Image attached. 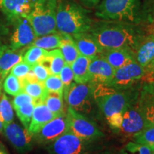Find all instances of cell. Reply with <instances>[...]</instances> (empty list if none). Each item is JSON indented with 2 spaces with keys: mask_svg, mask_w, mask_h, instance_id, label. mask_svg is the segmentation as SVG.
I'll return each instance as SVG.
<instances>
[{
  "mask_svg": "<svg viewBox=\"0 0 154 154\" xmlns=\"http://www.w3.org/2000/svg\"><path fill=\"white\" fill-rule=\"evenodd\" d=\"M48 50L42 49V48L30 46L27 51L23 56V61L30 66L40 63L42 59L47 54Z\"/></svg>",
  "mask_w": 154,
  "mask_h": 154,
  "instance_id": "obj_29",
  "label": "cell"
},
{
  "mask_svg": "<svg viewBox=\"0 0 154 154\" xmlns=\"http://www.w3.org/2000/svg\"><path fill=\"white\" fill-rule=\"evenodd\" d=\"M91 143L79 138L69 130L49 143L47 150L49 154H90Z\"/></svg>",
  "mask_w": 154,
  "mask_h": 154,
  "instance_id": "obj_8",
  "label": "cell"
},
{
  "mask_svg": "<svg viewBox=\"0 0 154 154\" xmlns=\"http://www.w3.org/2000/svg\"><path fill=\"white\" fill-rule=\"evenodd\" d=\"M146 74L142 79L143 82H154V59L145 68Z\"/></svg>",
  "mask_w": 154,
  "mask_h": 154,
  "instance_id": "obj_42",
  "label": "cell"
},
{
  "mask_svg": "<svg viewBox=\"0 0 154 154\" xmlns=\"http://www.w3.org/2000/svg\"><path fill=\"white\" fill-rule=\"evenodd\" d=\"M146 74L145 69L136 61L116 69L109 86L119 90H126L139 86L138 83Z\"/></svg>",
  "mask_w": 154,
  "mask_h": 154,
  "instance_id": "obj_9",
  "label": "cell"
},
{
  "mask_svg": "<svg viewBox=\"0 0 154 154\" xmlns=\"http://www.w3.org/2000/svg\"><path fill=\"white\" fill-rule=\"evenodd\" d=\"M136 106L146 124L154 126V82L140 86Z\"/></svg>",
  "mask_w": 154,
  "mask_h": 154,
  "instance_id": "obj_13",
  "label": "cell"
},
{
  "mask_svg": "<svg viewBox=\"0 0 154 154\" xmlns=\"http://www.w3.org/2000/svg\"><path fill=\"white\" fill-rule=\"evenodd\" d=\"M3 88L4 91L11 96H15L23 92L20 81L10 73L4 80Z\"/></svg>",
  "mask_w": 154,
  "mask_h": 154,
  "instance_id": "obj_31",
  "label": "cell"
},
{
  "mask_svg": "<svg viewBox=\"0 0 154 154\" xmlns=\"http://www.w3.org/2000/svg\"><path fill=\"white\" fill-rule=\"evenodd\" d=\"M35 0H0V8L11 20L26 17Z\"/></svg>",
  "mask_w": 154,
  "mask_h": 154,
  "instance_id": "obj_18",
  "label": "cell"
},
{
  "mask_svg": "<svg viewBox=\"0 0 154 154\" xmlns=\"http://www.w3.org/2000/svg\"><path fill=\"white\" fill-rule=\"evenodd\" d=\"M47 69L50 75H59L61 70L64 66L65 61L59 49L48 51L47 54L40 62Z\"/></svg>",
  "mask_w": 154,
  "mask_h": 154,
  "instance_id": "obj_24",
  "label": "cell"
},
{
  "mask_svg": "<svg viewBox=\"0 0 154 154\" xmlns=\"http://www.w3.org/2000/svg\"><path fill=\"white\" fill-rule=\"evenodd\" d=\"M90 85L92 88L93 99L106 118L114 113H122L137 101L140 87V85L130 89L119 90L105 84Z\"/></svg>",
  "mask_w": 154,
  "mask_h": 154,
  "instance_id": "obj_3",
  "label": "cell"
},
{
  "mask_svg": "<svg viewBox=\"0 0 154 154\" xmlns=\"http://www.w3.org/2000/svg\"><path fill=\"white\" fill-rule=\"evenodd\" d=\"M3 130L7 139L19 153L24 154L32 149L34 136L26 128L12 121L4 125Z\"/></svg>",
  "mask_w": 154,
  "mask_h": 154,
  "instance_id": "obj_10",
  "label": "cell"
},
{
  "mask_svg": "<svg viewBox=\"0 0 154 154\" xmlns=\"http://www.w3.org/2000/svg\"><path fill=\"white\" fill-rule=\"evenodd\" d=\"M103 154H108V153H103Z\"/></svg>",
  "mask_w": 154,
  "mask_h": 154,
  "instance_id": "obj_48",
  "label": "cell"
},
{
  "mask_svg": "<svg viewBox=\"0 0 154 154\" xmlns=\"http://www.w3.org/2000/svg\"><path fill=\"white\" fill-rule=\"evenodd\" d=\"M61 38L62 35L59 32L47 34V35L36 37L31 46H35L48 51L58 49L60 46Z\"/></svg>",
  "mask_w": 154,
  "mask_h": 154,
  "instance_id": "obj_26",
  "label": "cell"
},
{
  "mask_svg": "<svg viewBox=\"0 0 154 154\" xmlns=\"http://www.w3.org/2000/svg\"><path fill=\"white\" fill-rule=\"evenodd\" d=\"M72 36L74 38L79 54L94 58L103 51V48L89 32L76 34Z\"/></svg>",
  "mask_w": 154,
  "mask_h": 154,
  "instance_id": "obj_16",
  "label": "cell"
},
{
  "mask_svg": "<svg viewBox=\"0 0 154 154\" xmlns=\"http://www.w3.org/2000/svg\"><path fill=\"white\" fill-rule=\"evenodd\" d=\"M35 104V103H26V104H24L14 109L15 111H16L17 117L22 122L24 128H26L27 130L29 129V126L31 120H32V113H33Z\"/></svg>",
  "mask_w": 154,
  "mask_h": 154,
  "instance_id": "obj_32",
  "label": "cell"
},
{
  "mask_svg": "<svg viewBox=\"0 0 154 154\" xmlns=\"http://www.w3.org/2000/svg\"><path fill=\"white\" fill-rule=\"evenodd\" d=\"M59 76L64 87H68L70 86L71 84L74 82V72H73L71 65L65 63Z\"/></svg>",
  "mask_w": 154,
  "mask_h": 154,
  "instance_id": "obj_36",
  "label": "cell"
},
{
  "mask_svg": "<svg viewBox=\"0 0 154 154\" xmlns=\"http://www.w3.org/2000/svg\"><path fill=\"white\" fill-rule=\"evenodd\" d=\"M69 130V121L66 111L44 125L34 135V140L40 144H49Z\"/></svg>",
  "mask_w": 154,
  "mask_h": 154,
  "instance_id": "obj_11",
  "label": "cell"
},
{
  "mask_svg": "<svg viewBox=\"0 0 154 154\" xmlns=\"http://www.w3.org/2000/svg\"><path fill=\"white\" fill-rule=\"evenodd\" d=\"M55 117L56 116L49 111L44 102L36 103L34 108L32 120L28 131L31 134L34 136L44 125L47 124Z\"/></svg>",
  "mask_w": 154,
  "mask_h": 154,
  "instance_id": "obj_20",
  "label": "cell"
},
{
  "mask_svg": "<svg viewBox=\"0 0 154 154\" xmlns=\"http://www.w3.org/2000/svg\"><path fill=\"white\" fill-rule=\"evenodd\" d=\"M44 85L48 92H55L63 95L64 86L59 75H49L44 81Z\"/></svg>",
  "mask_w": 154,
  "mask_h": 154,
  "instance_id": "obj_33",
  "label": "cell"
},
{
  "mask_svg": "<svg viewBox=\"0 0 154 154\" xmlns=\"http://www.w3.org/2000/svg\"><path fill=\"white\" fill-rule=\"evenodd\" d=\"M136 62L144 69L154 59V35H144L134 50Z\"/></svg>",
  "mask_w": 154,
  "mask_h": 154,
  "instance_id": "obj_19",
  "label": "cell"
},
{
  "mask_svg": "<svg viewBox=\"0 0 154 154\" xmlns=\"http://www.w3.org/2000/svg\"><path fill=\"white\" fill-rule=\"evenodd\" d=\"M63 96L69 106L77 112L87 113L91 111V99L93 98V94L89 84L72 82L70 86L63 88Z\"/></svg>",
  "mask_w": 154,
  "mask_h": 154,
  "instance_id": "obj_7",
  "label": "cell"
},
{
  "mask_svg": "<svg viewBox=\"0 0 154 154\" xmlns=\"http://www.w3.org/2000/svg\"><path fill=\"white\" fill-rule=\"evenodd\" d=\"M93 58L79 54L76 60L71 64L74 72V82L78 84H88L90 76L88 66Z\"/></svg>",
  "mask_w": 154,
  "mask_h": 154,
  "instance_id": "obj_23",
  "label": "cell"
},
{
  "mask_svg": "<svg viewBox=\"0 0 154 154\" xmlns=\"http://www.w3.org/2000/svg\"><path fill=\"white\" fill-rule=\"evenodd\" d=\"M32 66L24 62V61H22L12 67L10 71V74L17 77L19 79H21L24 78L29 74V72L32 70Z\"/></svg>",
  "mask_w": 154,
  "mask_h": 154,
  "instance_id": "obj_35",
  "label": "cell"
},
{
  "mask_svg": "<svg viewBox=\"0 0 154 154\" xmlns=\"http://www.w3.org/2000/svg\"><path fill=\"white\" fill-rule=\"evenodd\" d=\"M63 96L60 94L55 92H48L44 103L47 107L56 116L62 114L66 111H64V103H63Z\"/></svg>",
  "mask_w": 154,
  "mask_h": 154,
  "instance_id": "obj_27",
  "label": "cell"
},
{
  "mask_svg": "<svg viewBox=\"0 0 154 154\" xmlns=\"http://www.w3.org/2000/svg\"><path fill=\"white\" fill-rule=\"evenodd\" d=\"M93 22L87 9L72 0L57 4L56 25L59 33L73 36L89 32Z\"/></svg>",
  "mask_w": 154,
  "mask_h": 154,
  "instance_id": "obj_2",
  "label": "cell"
},
{
  "mask_svg": "<svg viewBox=\"0 0 154 154\" xmlns=\"http://www.w3.org/2000/svg\"><path fill=\"white\" fill-rule=\"evenodd\" d=\"M3 128H4V124L2 121L1 118H0V133H2V131Z\"/></svg>",
  "mask_w": 154,
  "mask_h": 154,
  "instance_id": "obj_44",
  "label": "cell"
},
{
  "mask_svg": "<svg viewBox=\"0 0 154 154\" xmlns=\"http://www.w3.org/2000/svg\"><path fill=\"white\" fill-rule=\"evenodd\" d=\"M142 0H103L95 15L102 20L124 22L139 25Z\"/></svg>",
  "mask_w": 154,
  "mask_h": 154,
  "instance_id": "obj_4",
  "label": "cell"
},
{
  "mask_svg": "<svg viewBox=\"0 0 154 154\" xmlns=\"http://www.w3.org/2000/svg\"><path fill=\"white\" fill-rule=\"evenodd\" d=\"M5 46L3 45V44L1 43V41H0V52H1V51H2L3 49H4V48H5Z\"/></svg>",
  "mask_w": 154,
  "mask_h": 154,
  "instance_id": "obj_46",
  "label": "cell"
},
{
  "mask_svg": "<svg viewBox=\"0 0 154 154\" xmlns=\"http://www.w3.org/2000/svg\"><path fill=\"white\" fill-rule=\"evenodd\" d=\"M154 14V0H143L140 11V23ZM139 24V25H140Z\"/></svg>",
  "mask_w": 154,
  "mask_h": 154,
  "instance_id": "obj_37",
  "label": "cell"
},
{
  "mask_svg": "<svg viewBox=\"0 0 154 154\" xmlns=\"http://www.w3.org/2000/svg\"><path fill=\"white\" fill-rule=\"evenodd\" d=\"M122 118V123L118 131L128 136H134L147 125L136 106V101L123 111Z\"/></svg>",
  "mask_w": 154,
  "mask_h": 154,
  "instance_id": "obj_14",
  "label": "cell"
},
{
  "mask_svg": "<svg viewBox=\"0 0 154 154\" xmlns=\"http://www.w3.org/2000/svg\"><path fill=\"white\" fill-rule=\"evenodd\" d=\"M89 32L103 49L129 48L134 50L144 35L138 24L102 19L94 20Z\"/></svg>",
  "mask_w": 154,
  "mask_h": 154,
  "instance_id": "obj_1",
  "label": "cell"
},
{
  "mask_svg": "<svg viewBox=\"0 0 154 154\" xmlns=\"http://www.w3.org/2000/svg\"><path fill=\"white\" fill-rule=\"evenodd\" d=\"M0 118L4 125L9 124L14 120V112L11 103L5 94L0 95Z\"/></svg>",
  "mask_w": 154,
  "mask_h": 154,
  "instance_id": "obj_30",
  "label": "cell"
},
{
  "mask_svg": "<svg viewBox=\"0 0 154 154\" xmlns=\"http://www.w3.org/2000/svg\"><path fill=\"white\" fill-rule=\"evenodd\" d=\"M29 103H36V102L30 96H29L27 94L24 93L23 91L22 93L18 94V95L14 96V99L12 101V106L14 108V109H16L23 105Z\"/></svg>",
  "mask_w": 154,
  "mask_h": 154,
  "instance_id": "obj_38",
  "label": "cell"
},
{
  "mask_svg": "<svg viewBox=\"0 0 154 154\" xmlns=\"http://www.w3.org/2000/svg\"><path fill=\"white\" fill-rule=\"evenodd\" d=\"M14 32L10 38V48L18 50L22 47H30L36 36L26 17L15 19Z\"/></svg>",
  "mask_w": 154,
  "mask_h": 154,
  "instance_id": "obj_12",
  "label": "cell"
},
{
  "mask_svg": "<svg viewBox=\"0 0 154 154\" xmlns=\"http://www.w3.org/2000/svg\"><path fill=\"white\" fill-rule=\"evenodd\" d=\"M107 121L109 124L113 129L119 131L122 123V113H116L107 117Z\"/></svg>",
  "mask_w": 154,
  "mask_h": 154,
  "instance_id": "obj_41",
  "label": "cell"
},
{
  "mask_svg": "<svg viewBox=\"0 0 154 154\" xmlns=\"http://www.w3.org/2000/svg\"><path fill=\"white\" fill-rule=\"evenodd\" d=\"M22 85V91L35 101L36 103L38 102H44L47 97L48 91L46 89L44 83L37 80H32L25 76L19 79Z\"/></svg>",
  "mask_w": 154,
  "mask_h": 154,
  "instance_id": "obj_22",
  "label": "cell"
},
{
  "mask_svg": "<svg viewBox=\"0 0 154 154\" xmlns=\"http://www.w3.org/2000/svg\"><path fill=\"white\" fill-rule=\"evenodd\" d=\"M119 154H153L152 149L149 146L129 142L121 150Z\"/></svg>",
  "mask_w": 154,
  "mask_h": 154,
  "instance_id": "obj_34",
  "label": "cell"
},
{
  "mask_svg": "<svg viewBox=\"0 0 154 154\" xmlns=\"http://www.w3.org/2000/svg\"><path fill=\"white\" fill-rule=\"evenodd\" d=\"M32 71L33 72L38 82L42 83H44V81L47 79L50 75L47 69L40 63H38L32 66Z\"/></svg>",
  "mask_w": 154,
  "mask_h": 154,
  "instance_id": "obj_39",
  "label": "cell"
},
{
  "mask_svg": "<svg viewBox=\"0 0 154 154\" xmlns=\"http://www.w3.org/2000/svg\"><path fill=\"white\" fill-rule=\"evenodd\" d=\"M134 142L149 147H154V126L146 125L142 130L133 136Z\"/></svg>",
  "mask_w": 154,
  "mask_h": 154,
  "instance_id": "obj_28",
  "label": "cell"
},
{
  "mask_svg": "<svg viewBox=\"0 0 154 154\" xmlns=\"http://www.w3.org/2000/svg\"><path fill=\"white\" fill-rule=\"evenodd\" d=\"M61 35L62 38L59 46V49L61 50L65 63L71 65L79 55V52L72 36L65 35V34H61Z\"/></svg>",
  "mask_w": 154,
  "mask_h": 154,
  "instance_id": "obj_25",
  "label": "cell"
},
{
  "mask_svg": "<svg viewBox=\"0 0 154 154\" xmlns=\"http://www.w3.org/2000/svg\"><path fill=\"white\" fill-rule=\"evenodd\" d=\"M139 26L144 34L154 35V14L146 18Z\"/></svg>",
  "mask_w": 154,
  "mask_h": 154,
  "instance_id": "obj_40",
  "label": "cell"
},
{
  "mask_svg": "<svg viewBox=\"0 0 154 154\" xmlns=\"http://www.w3.org/2000/svg\"><path fill=\"white\" fill-rule=\"evenodd\" d=\"M152 153H153V154H154V147L152 148Z\"/></svg>",
  "mask_w": 154,
  "mask_h": 154,
  "instance_id": "obj_47",
  "label": "cell"
},
{
  "mask_svg": "<svg viewBox=\"0 0 154 154\" xmlns=\"http://www.w3.org/2000/svg\"><path fill=\"white\" fill-rule=\"evenodd\" d=\"M79 2L87 8H93L99 4L100 0H79Z\"/></svg>",
  "mask_w": 154,
  "mask_h": 154,
  "instance_id": "obj_43",
  "label": "cell"
},
{
  "mask_svg": "<svg viewBox=\"0 0 154 154\" xmlns=\"http://www.w3.org/2000/svg\"><path fill=\"white\" fill-rule=\"evenodd\" d=\"M57 0H35L26 16L36 37L57 32Z\"/></svg>",
  "mask_w": 154,
  "mask_h": 154,
  "instance_id": "obj_5",
  "label": "cell"
},
{
  "mask_svg": "<svg viewBox=\"0 0 154 154\" xmlns=\"http://www.w3.org/2000/svg\"><path fill=\"white\" fill-rule=\"evenodd\" d=\"M4 79L0 76V95H1V90H2V82Z\"/></svg>",
  "mask_w": 154,
  "mask_h": 154,
  "instance_id": "obj_45",
  "label": "cell"
},
{
  "mask_svg": "<svg viewBox=\"0 0 154 154\" xmlns=\"http://www.w3.org/2000/svg\"><path fill=\"white\" fill-rule=\"evenodd\" d=\"M115 70V69L100 56L93 58L88 66L90 76V82L88 84L91 85H109L112 80Z\"/></svg>",
  "mask_w": 154,
  "mask_h": 154,
  "instance_id": "obj_15",
  "label": "cell"
},
{
  "mask_svg": "<svg viewBox=\"0 0 154 154\" xmlns=\"http://www.w3.org/2000/svg\"><path fill=\"white\" fill-rule=\"evenodd\" d=\"M66 113L69 131L79 138L92 142L104 136L97 125L82 113L77 112L69 106Z\"/></svg>",
  "mask_w": 154,
  "mask_h": 154,
  "instance_id": "obj_6",
  "label": "cell"
},
{
  "mask_svg": "<svg viewBox=\"0 0 154 154\" xmlns=\"http://www.w3.org/2000/svg\"><path fill=\"white\" fill-rule=\"evenodd\" d=\"M18 50H14L5 46L2 51L0 52V76L4 80L9 73H10L12 67L23 61L24 55L22 51Z\"/></svg>",
  "mask_w": 154,
  "mask_h": 154,
  "instance_id": "obj_21",
  "label": "cell"
},
{
  "mask_svg": "<svg viewBox=\"0 0 154 154\" xmlns=\"http://www.w3.org/2000/svg\"><path fill=\"white\" fill-rule=\"evenodd\" d=\"M99 56L105 59L115 69L135 61L134 50L129 48L103 49Z\"/></svg>",
  "mask_w": 154,
  "mask_h": 154,
  "instance_id": "obj_17",
  "label": "cell"
}]
</instances>
